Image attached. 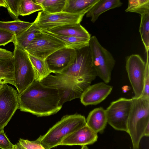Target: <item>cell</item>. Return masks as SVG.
<instances>
[{
  "label": "cell",
  "mask_w": 149,
  "mask_h": 149,
  "mask_svg": "<svg viewBox=\"0 0 149 149\" xmlns=\"http://www.w3.org/2000/svg\"><path fill=\"white\" fill-rule=\"evenodd\" d=\"M18 109L38 117L54 114L61 109L58 91L35 81L21 94H17Z\"/></svg>",
  "instance_id": "cell-1"
},
{
  "label": "cell",
  "mask_w": 149,
  "mask_h": 149,
  "mask_svg": "<svg viewBox=\"0 0 149 149\" xmlns=\"http://www.w3.org/2000/svg\"><path fill=\"white\" fill-rule=\"evenodd\" d=\"M76 50L77 55L73 63L61 73H55V75L88 87L97 76L89 46Z\"/></svg>",
  "instance_id": "cell-2"
},
{
  "label": "cell",
  "mask_w": 149,
  "mask_h": 149,
  "mask_svg": "<svg viewBox=\"0 0 149 149\" xmlns=\"http://www.w3.org/2000/svg\"><path fill=\"white\" fill-rule=\"evenodd\" d=\"M86 125L84 116L78 114L66 115L37 140L45 149H51L59 146L66 137Z\"/></svg>",
  "instance_id": "cell-3"
},
{
  "label": "cell",
  "mask_w": 149,
  "mask_h": 149,
  "mask_svg": "<svg viewBox=\"0 0 149 149\" xmlns=\"http://www.w3.org/2000/svg\"><path fill=\"white\" fill-rule=\"evenodd\" d=\"M127 123V133L131 138L133 149H139L144 130L149 125V99L132 98Z\"/></svg>",
  "instance_id": "cell-4"
},
{
  "label": "cell",
  "mask_w": 149,
  "mask_h": 149,
  "mask_svg": "<svg viewBox=\"0 0 149 149\" xmlns=\"http://www.w3.org/2000/svg\"><path fill=\"white\" fill-rule=\"evenodd\" d=\"M14 82L18 94L22 93L34 81L35 75L28 53L17 45H14Z\"/></svg>",
  "instance_id": "cell-5"
},
{
  "label": "cell",
  "mask_w": 149,
  "mask_h": 149,
  "mask_svg": "<svg viewBox=\"0 0 149 149\" xmlns=\"http://www.w3.org/2000/svg\"><path fill=\"white\" fill-rule=\"evenodd\" d=\"M89 47L97 76L106 84L109 83L116 61L112 54L104 47L95 36L91 37Z\"/></svg>",
  "instance_id": "cell-6"
},
{
  "label": "cell",
  "mask_w": 149,
  "mask_h": 149,
  "mask_svg": "<svg viewBox=\"0 0 149 149\" xmlns=\"http://www.w3.org/2000/svg\"><path fill=\"white\" fill-rule=\"evenodd\" d=\"M40 82L44 85L57 89L60 98L59 105L62 107L66 102L80 98L84 91L88 87L84 84L50 74Z\"/></svg>",
  "instance_id": "cell-7"
},
{
  "label": "cell",
  "mask_w": 149,
  "mask_h": 149,
  "mask_svg": "<svg viewBox=\"0 0 149 149\" xmlns=\"http://www.w3.org/2000/svg\"><path fill=\"white\" fill-rule=\"evenodd\" d=\"M40 31V32L24 49L28 54L45 60L54 52L66 47L60 40Z\"/></svg>",
  "instance_id": "cell-8"
},
{
  "label": "cell",
  "mask_w": 149,
  "mask_h": 149,
  "mask_svg": "<svg viewBox=\"0 0 149 149\" xmlns=\"http://www.w3.org/2000/svg\"><path fill=\"white\" fill-rule=\"evenodd\" d=\"M132 98H120L111 102L106 110L107 123L115 129L127 132V123Z\"/></svg>",
  "instance_id": "cell-9"
},
{
  "label": "cell",
  "mask_w": 149,
  "mask_h": 149,
  "mask_svg": "<svg viewBox=\"0 0 149 149\" xmlns=\"http://www.w3.org/2000/svg\"><path fill=\"white\" fill-rule=\"evenodd\" d=\"M125 61L126 70L134 94L133 98H139L143 91L146 63L137 54L127 56Z\"/></svg>",
  "instance_id": "cell-10"
},
{
  "label": "cell",
  "mask_w": 149,
  "mask_h": 149,
  "mask_svg": "<svg viewBox=\"0 0 149 149\" xmlns=\"http://www.w3.org/2000/svg\"><path fill=\"white\" fill-rule=\"evenodd\" d=\"M84 15L62 11L49 14L42 11L38 13L34 22L39 30H47L63 25L80 23Z\"/></svg>",
  "instance_id": "cell-11"
},
{
  "label": "cell",
  "mask_w": 149,
  "mask_h": 149,
  "mask_svg": "<svg viewBox=\"0 0 149 149\" xmlns=\"http://www.w3.org/2000/svg\"><path fill=\"white\" fill-rule=\"evenodd\" d=\"M18 93L7 84H3L0 89V131L9 122L18 109Z\"/></svg>",
  "instance_id": "cell-12"
},
{
  "label": "cell",
  "mask_w": 149,
  "mask_h": 149,
  "mask_svg": "<svg viewBox=\"0 0 149 149\" xmlns=\"http://www.w3.org/2000/svg\"><path fill=\"white\" fill-rule=\"evenodd\" d=\"M76 55L75 49L65 47L54 52L49 56L45 61L51 73H58L73 63Z\"/></svg>",
  "instance_id": "cell-13"
},
{
  "label": "cell",
  "mask_w": 149,
  "mask_h": 149,
  "mask_svg": "<svg viewBox=\"0 0 149 149\" xmlns=\"http://www.w3.org/2000/svg\"><path fill=\"white\" fill-rule=\"evenodd\" d=\"M113 87L104 82H100L88 87L80 98L85 106L96 105L104 100L111 93Z\"/></svg>",
  "instance_id": "cell-14"
},
{
  "label": "cell",
  "mask_w": 149,
  "mask_h": 149,
  "mask_svg": "<svg viewBox=\"0 0 149 149\" xmlns=\"http://www.w3.org/2000/svg\"><path fill=\"white\" fill-rule=\"evenodd\" d=\"M97 133L86 124L66 137L59 145H87L96 142L98 139Z\"/></svg>",
  "instance_id": "cell-15"
},
{
  "label": "cell",
  "mask_w": 149,
  "mask_h": 149,
  "mask_svg": "<svg viewBox=\"0 0 149 149\" xmlns=\"http://www.w3.org/2000/svg\"><path fill=\"white\" fill-rule=\"evenodd\" d=\"M45 31L57 35L88 40H90L91 37V34L80 23L63 25Z\"/></svg>",
  "instance_id": "cell-16"
},
{
  "label": "cell",
  "mask_w": 149,
  "mask_h": 149,
  "mask_svg": "<svg viewBox=\"0 0 149 149\" xmlns=\"http://www.w3.org/2000/svg\"><path fill=\"white\" fill-rule=\"evenodd\" d=\"M86 122V125L97 133L102 132L107 123L106 110L102 107L94 109L89 113Z\"/></svg>",
  "instance_id": "cell-17"
},
{
  "label": "cell",
  "mask_w": 149,
  "mask_h": 149,
  "mask_svg": "<svg viewBox=\"0 0 149 149\" xmlns=\"http://www.w3.org/2000/svg\"><path fill=\"white\" fill-rule=\"evenodd\" d=\"M123 3L120 0H99L86 14L87 17L91 18V21L95 23L99 17L107 11L121 6Z\"/></svg>",
  "instance_id": "cell-18"
},
{
  "label": "cell",
  "mask_w": 149,
  "mask_h": 149,
  "mask_svg": "<svg viewBox=\"0 0 149 149\" xmlns=\"http://www.w3.org/2000/svg\"><path fill=\"white\" fill-rule=\"evenodd\" d=\"M99 0H66L62 12L85 15Z\"/></svg>",
  "instance_id": "cell-19"
},
{
  "label": "cell",
  "mask_w": 149,
  "mask_h": 149,
  "mask_svg": "<svg viewBox=\"0 0 149 149\" xmlns=\"http://www.w3.org/2000/svg\"><path fill=\"white\" fill-rule=\"evenodd\" d=\"M40 32V31L34 22L30 27L15 36L13 42L14 45L24 49Z\"/></svg>",
  "instance_id": "cell-20"
},
{
  "label": "cell",
  "mask_w": 149,
  "mask_h": 149,
  "mask_svg": "<svg viewBox=\"0 0 149 149\" xmlns=\"http://www.w3.org/2000/svg\"><path fill=\"white\" fill-rule=\"evenodd\" d=\"M14 66L13 58L0 61V83L1 84H10L14 86Z\"/></svg>",
  "instance_id": "cell-21"
},
{
  "label": "cell",
  "mask_w": 149,
  "mask_h": 149,
  "mask_svg": "<svg viewBox=\"0 0 149 149\" xmlns=\"http://www.w3.org/2000/svg\"><path fill=\"white\" fill-rule=\"evenodd\" d=\"M63 42L66 47L79 49L88 46L90 40L74 37L63 36L54 34L45 30H40Z\"/></svg>",
  "instance_id": "cell-22"
},
{
  "label": "cell",
  "mask_w": 149,
  "mask_h": 149,
  "mask_svg": "<svg viewBox=\"0 0 149 149\" xmlns=\"http://www.w3.org/2000/svg\"><path fill=\"white\" fill-rule=\"evenodd\" d=\"M28 54L34 72V80L40 82L51 72L47 67L45 60Z\"/></svg>",
  "instance_id": "cell-23"
},
{
  "label": "cell",
  "mask_w": 149,
  "mask_h": 149,
  "mask_svg": "<svg viewBox=\"0 0 149 149\" xmlns=\"http://www.w3.org/2000/svg\"><path fill=\"white\" fill-rule=\"evenodd\" d=\"M33 23L19 19L11 21H0V29L11 32L16 36L30 27Z\"/></svg>",
  "instance_id": "cell-24"
},
{
  "label": "cell",
  "mask_w": 149,
  "mask_h": 149,
  "mask_svg": "<svg viewBox=\"0 0 149 149\" xmlns=\"http://www.w3.org/2000/svg\"><path fill=\"white\" fill-rule=\"evenodd\" d=\"M35 1L42 6V12L49 14L62 12L66 0H36Z\"/></svg>",
  "instance_id": "cell-25"
},
{
  "label": "cell",
  "mask_w": 149,
  "mask_h": 149,
  "mask_svg": "<svg viewBox=\"0 0 149 149\" xmlns=\"http://www.w3.org/2000/svg\"><path fill=\"white\" fill-rule=\"evenodd\" d=\"M140 17L139 32L147 55L149 50V13L141 15Z\"/></svg>",
  "instance_id": "cell-26"
},
{
  "label": "cell",
  "mask_w": 149,
  "mask_h": 149,
  "mask_svg": "<svg viewBox=\"0 0 149 149\" xmlns=\"http://www.w3.org/2000/svg\"><path fill=\"white\" fill-rule=\"evenodd\" d=\"M126 12L135 13L140 15L149 13V0H129Z\"/></svg>",
  "instance_id": "cell-27"
},
{
  "label": "cell",
  "mask_w": 149,
  "mask_h": 149,
  "mask_svg": "<svg viewBox=\"0 0 149 149\" xmlns=\"http://www.w3.org/2000/svg\"><path fill=\"white\" fill-rule=\"evenodd\" d=\"M43 8L35 1L19 0V15L24 16L30 15L38 11H42Z\"/></svg>",
  "instance_id": "cell-28"
},
{
  "label": "cell",
  "mask_w": 149,
  "mask_h": 149,
  "mask_svg": "<svg viewBox=\"0 0 149 149\" xmlns=\"http://www.w3.org/2000/svg\"><path fill=\"white\" fill-rule=\"evenodd\" d=\"M6 8L11 17L15 20L18 19L19 0H5Z\"/></svg>",
  "instance_id": "cell-29"
},
{
  "label": "cell",
  "mask_w": 149,
  "mask_h": 149,
  "mask_svg": "<svg viewBox=\"0 0 149 149\" xmlns=\"http://www.w3.org/2000/svg\"><path fill=\"white\" fill-rule=\"evenodd\" d=\"M149 55H147L144 86L141 97L149 99V69L148 63Z\"/></svg>",
  "instance_id": "cell-30"
},
{
  "label": "cell",
  "mask_w": 149,
  "mask_h": 149,
  "mask_svg": "<svg viewBox=\"0 0 149 149\" xmlns=\"http://www.w3.org/2000/svg\"><path fill=\"white\" fill-rule=\"evenodd\" d=\"M19 142L24 149H45L37 139L35 141H30L20 139Z\"/></svg>",
  "instance_id": "cell-31"
},
{
  "label": "cell",
  "mask_w": 149,
  "mask_h": 149,
  "mask_svg": "<svg viewBox=\"0 0 149 149\" xmlns=\"http://www.w3.org/2000/svg\"><path fill=\"white\" fill-rule=\"evenodd\" d=\"M15 36L14 34L0 29V46H5L10 42H13Z\"/></svg>",
  "instance_id": "cell-32"
},
{
  "label": "cell",
  "mask_w": 149,
  "mask_h": 149,
  "mask_svg": "<svg viewBox=\"0 0 149 149\" xmlns=\"http://www.w3.org/2000/svg\"><path fill=\"white\" fill-rule=\"evenodd\" d=\"M13 145L8 138L4 130L0 131V148L12 149Z\"/></svg>",
  "instance_id": "cell-33"
},
{
  "label": "cell",
  "mask_w": 149,
  "mask_h": 149,
  "mask_svg": "<svg viewBox=\"0 0 149 149\" xmlns=\"http://www.w3.org/2000/svg\"><path fill=\"white\" fill-rule=\"evenodd\" d=\"M13 56V52L0 48V61L12 58Z\"/></svg>",
  "instance_id": "cell-34"
},
{
  "label": "cell",
  "mask_w": 149,
  "mask_h": 149,
  "mask_svg": "<svg viewBox=\"0 0 149 149\" xmlns=\"http://www.w3.org/2000/svg\"><path fill=\"white\" fill-rule=\"evenodd\" d=\"M12 149H24L18 142L15 145H13Z\"/></svg>",
  "instance_id": "cell-35"
},
{
  "label": "cell",
  "mask_w": 149,
  "mask_h": 149,
  "mask_svg": "<svg viewBox=\"0 0 149 149\" xmlns=\"http://www.w3.org/2000/svg\"><path fill=\"white\" fill-rule=\"evenodd\" d=\"M131 88L130 86L127 85H125L123 86L122 88V90L123 93H126L129 91Z\"/></svg>",
  "instance_id": "cell-36"
},
{
  "label": "cell",
  "mask_w": 149,
  "mask_h": 149,
  "mask_svg": "<svg viewBox=\"0 0 149 149\" xmlns=\"http://www.w3.org/2000/svg\"><path fill=\"white\" fill-rule=\"evenodd\" d=\"M149 135V125H148L145 129L144 133V136H148Z\"/></svg>",
  "instance_id": "cell-37"
},
{
  "label": "cell",
  "mask_w": 149,
  "mask_h": 149,
  "mask_svg": "<svg viewBox=\"0 0 149 149\" xmlns=\"http://www.w3.org/2000/svg\"><path fill=\"white\" fill-rule=\"evenodd\" d=\"M0 6L6 8V3L5 0H0Z\"/></svg>",
  "instance_id": "cell-38"
},
{
  "label": "cell",
  "mask_w": 149,
  "mask_h": 149,
  "mask_svg": "<svg viewBox=\"0 0 149 149\" xmlns=\"http://www.w3.org/2000/svg\"><path fill=\"white\" fill-rule=\"evenodd\" d=\"M81 149H88L86 145H83L81 146Z\"/></svg>",
  "instance_id": "cell-39"
},
{
  "label": "cell",
  "mask_w": 149,
  "mask_h": 149,
  "mask_svg": "<svg viewBox=\"0 0 149 149\" xmlns=\"http://www.w3.org/2000/svg\"><path fill=\"white\" fill-rule=\"evenodd\" d=\"M2 84H0V89L1 88V87H2Z\"/></svg>",
  "instance_id": "cell-40"
},
{
  "label": "cell",
  "mask_w": 149,
  "mask_h": 149,
  "mask_svg": "<svg viewBox=\"0 0 149 149\" xmlns=\"http://www.w3.org/2000/svg\"><path fill=\"white\" fill-rule=\"evenodd\" d=\"M0 84H1L0 83Z\"/></svg>",
  "instance_id": "cell-41"
}]
</instances>
